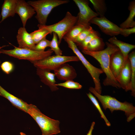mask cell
Here are the masks:
<instances>
[{
	"instance_id": "cell-14",
	"label": "cell",
	"mask_w": 135,
	"mask_h": 135,
	"mask_svg": "<svg viewBox=\"0 0 135 135\" xmlns=\"http://www.w3.org/2000/svg\"><path fill=\"white\" fill-rule=\"evenodd\" d=\"M16 38L18 47L34 50L35 44L25 27H20L18 29Z\"/></svg>"
},
{
	"instance_id": "cell-36",
	"label": "cell",
	"mask_w": 135,
	"mask_h": 135,
	"mask_svg": "<svg viewBox=\"0 0 135 135\" xmlns=\"http://www.w3.org/2000/svg\"><path fill=\"white\" fill-rule=\"evenodd\" d=\"M20 135H27L24 133L22 132H20Z\"/></svg>"
},
{
	"instance_id": "cell-34",
	"label": "cell",
	"mask_w": 135,
	"mask_h": 135,
	"mask_svg": "<svg viewBox=\"0 0 135 135\" xmlns=\"http://www.w3.org/2000/svg\"><path fill=\"white\" fill-rule=\"evenodd\" d=\"M135 112L132 113L129 115L127 118V121L129 122H130L135 117Z\"/></svg>"
},
{
	"instance_id": "cell-8",
	"label": "cell",
	"mask_w": 135,
	"mask_h": 135,
	"mask_svg": "<svg viewBox=\"0 0 135 135\" xmlns=\"http://www.w3.org/2000/svg\"><path fill=\"white\" fill-rule=\"evenodd\" d=\"M90 23L97 25L103 32L111 36H115L120 34L126 37L135 32V27L128 28H122L104 16L94 18L90 20Z\"/></svg>"
},
{
	"instance_id": "cell-27",
	"label": "cell",
	"mask_w": 135,
	"mask_h": 135,
	"mask_svg": "<svg viewBox=\"0 0 135 135\" xmlns=\"http://www.w3.org/2000/svg\"><path fill=\"white\" fill-rule=\"evenodd\" d=\"M53 33V37L51 41H50L49 47L53 52H54L56 55L62 56V51L59 47L58 36L54 32Z\"/></svg>"
},
{
	"instance_id": "cell-2",
	"label": "cell",
	"mask_w": 135,
	"mask_h": 135,
	"mask_svg": "<svg viewBox=\"0 0 135 135\" xmlns=\"http://www.w3.org/2000/svg\"><path fill=\"white\" fill-rule=\"evenodd\" d=\"M27 113L36 122L41 129L42 135L56 134L60 132V121L44 115L35 106L29 104Z\"/></svg>"
},
{
	"instance_id": "cell-17",
	"label": "cell",
	"mask_w": 135,
	"mask_h": 135,
	"mask_svg": "<svg viewBox=\"0 0 135 135\" xmlns=\"http://www.w3.org/2000/svg\"><path fill=\"white\" fill-rule=\"evenodd\" d=\"M0 95L8 100L14 106L27 113L29 104L10 93L0 85Z\"/></svg>"
},
{
	"instance_id": "cell-29",
	"label": "cell",
	"mask_w": 135,
	"mask_h": 135,
	"mask_svg": "<svg viewBox=\"0 0 135 135\" xmlns=\"http://www.w3.org/2000/svg\"><path fill=\"white\" fill-rule=\"evenodd\" d=\"M98 36H100V35L98 32L94 30L87 36L79 46L82 48V50H86L90 42L94 38Z\"/></svg>"
},
{
	"instance_id": "cell-35",
	"label": "cell",
	"mask_w": 135,
	"mask_h": 135,
	"mask_svg": "<svg viewBox=\"0 0 135 135\" xmlns=\"http://www.w3.org/2000/svg\"><path fill=\"white\" fill-rule=\"evenodd\" d=\"M8 45H3V46H0V54L2 53V52H1V50H2V49L3 48H4V47H5L6 46H8ZM1 61L0 60V64L1 63Z\"/></svg>"
},
{
	"instance_id": "cell-25",
	"label": "cell",
	"mask_w": 135,
	"mask_h": 135,
	"mask_svg": "<svg viewBox=\"0 0 135 135\" xmlns=\"http://www.w3.org/2000/svg\"><path fill=\"white\" fill-rule=\"evenodd\" d=\"M33 41L36 44L38 43L47 35L51 33L46 29L43 28H39L30 33Z\"/></svg>"
},
{
	"instance_id": "cell-26",
	"label": "cell",
	"mask_w": 135,
	"mask_h": 135,
	"mask_svg": "<svg viewBox=\"0 0 135 135\" xmlns=\"http://www.w3.org/2000/svg\"><path fill=\"white\" fill-rule=\"evenodd\" d=\"M87 94L94 105L99 111L100 114L101 118L104 119L106 125L108 126H110V123L106 117L101 108L96 98L90 92H89Z\"/></svg>"
},
{
	"instance_id": "cell-22",
	"label": "cell",
	"mask_w": 135,
	"mask_h": 135,
	"mask_svg": "<svg viewBox=\"0 0 135 135\" xmlns=\"http://www.w3.org/2000/svg\"><path fill=\"white\" fill-rule=\"evenodd\" d=\"M105 44L102 39L100 36L93 38L89 43L86 50L96 52L103 50Z\"/></svg>"
},
{
	"instance_id": "cell-4",
	"label": "cell",
	"mask_w": 135,
	"mask_h": 135,
	"mask_svg": "<svg viewBox=\"0 0 135 135\" xmlns=\"http://www.w3.org/2000/svg\"><path fill=\"white\" fill-rule=\"evenodd\" d=\"M89 90L98 98L105 110L108 108L112 113L115 110L122 111L125 112L128 117L135 112V107L132 104L126 102H121L114 98L108 95H102L98 93L92 87H90Z\"/></svg>"
},
{
	"instance_id": "cell-13",
	"label": "cell",
	"mask_w": 135,
	"mask_h": 135,
	"mask_svg": "<svg viewBox=\"0 0 135 135\" xmlns=\"http://www.w3.org/2000/svg\"><path fill=\"white\" fill-rule=\"evenodd\" d=\"M54 71L55 76L61 80H73L77 76L76 71L74 68L66 63L62 64Z\"/></svg>"
},
{
	"instance_id": "cell-1",
	"label": "cell",
	"mask_w": 135,
	"mask_h": 135,
	"mask_svg": "<svg viewBox=\"0 0 135 135\" xmlns=\"http://www.w3.org/2000/svg\"><path fill=\"white\" fill-rule=\"evenodd\" d=\"M107 48L104 49L96 52L82 50L84 54L91 56L99 62L102 69L106 77L103 82L104 86H110L117 88L121 87L112 74L110 68V59L111 55L115 52L120 51L116 46L106 42Z\"/></svg>"
},
{
	"instance_id": "cell-10",
	"label": "cell",
	"mask_w": 135,
	"mask_h": 135,
	"mask_svg": "<svg viewBox=\"0 0 135 135\" xmlns=\"http://www.w3.org/2000/svg\"><path fill=\"white\" fill-rule=\"evenodd\" d=\"M73 1L79 10L76 24L82 25L85 27L90 26V20L98 16V14L92 10L89 6L88 0H74Z\"/></svg>"
},
{
	"instance_id": "cell-32",
	"label": "cell",
	"mask_w": 135,
	"mask_h": 135,
	"mask_svg": "<svg viewBox=\"0 0 135 135\" xmlns=\"http://www.w3.org/2000/svg\"><path fill=\"white\" fill-rule=\"evenodd\" d=\"M1 68L6 74H9L11 73L14 69V66L12 62L6 61L3 62L1 65Z\"/></svg>"
},
{
	"instance_id": "cell-19",
	"label": "cell",
	"mask_w": 135,
	"mask_h": 135,
	"mask_svg": "<svg viewBox=\"0 0 135 135\" xmlns=\"http://www.w3.org/2000/svg\"><path fill=\"white\" fill-rule=\"evenodd\" d=\"M108 41L110 43L115 45L119 48L123 55L124 62L128 59L129 52L135 48V45L118 40L115 36L110 38Z\"/></svg>"
},
{
	"instance_id": "cell-11",
	"label": "cell",
	"mask_w": 135,
	"mask_h": 135,
	"mask_svg": "<svg viewBox=\"0 0 135 135\" xmlns=\"http://www.w3.org/2000/svg\"><path fill=\"white\" fill-rule=\"evenodd\" d=\"M16 12L20 16L24 27L27 20L36 13L34 9L24 0H16Z\"/></svg>"
},
{
	"instance_id": "cell-9",
	"label": "cell",
	"mask_w": 135,
	"mask_h": 135,
	"mask_svg": "<svg viewBox=\"0 0 135 135\" xmlns=\"http://www.w3.org/2000/svg\"><path fill=\"white\" fill-rule=\"evenodd\" d=\"M79 61V59L76 56L50 55L33 64L34 66L36 68L50 71L51 70H54L64 63L70 62Z\"/></svg>"
},
{
	"instance_id": "cell-21",
	"label": "cell",
	"mask_w": 135,
	"mask_h": 135,
	"mask_svg": "<svg viewBox=\"0 0 135 135\" xmlns=\"http://www.w3.org/2000/svg\"><path fill=\"white\" fill-rule=\"evenodd\" d=\"M128 58L130 60L131 68V78L130 82V90L131 95L135 96V52L133 51L128 54Z\"/></svg>"
},
{
	"instance_id": "cell-7",
	"label": "cell",
	"mask_w": 135,
	"mask_h": 135,
	"mask_svg": "<svg viewBox=\"0 0 135 135\" xmlns=\"http://www.w3.org/2000/svg\"><path fill=\"white\" fill-rule=\"evenodd\" d=\"M63 38L67 43L68 47L72 50L86 68L93 80L95 84L94 89L98 93L101 94L102 88L99 77L100 74L104 73L102 70L101 68L95 67L90 63L80 51L74 42L66 38Z\"/></svg>"
},
{
	"instance_id": "cell-24",
	"label": "cell",
	"mask_w": 135,
	"mask_h": 135,
	"mask_svg": "<svg viewBox=\"0 0 135 135\" xmlns=\"http://www.w3.org/2000/svg\"><path fill=\"white\" fill-rule=\"evenodd\" d=\"M85 28L82 25L76 24L63 38H67L74 42L78 36Z\"/></svg>"
},
{
	"instance_id": "cell-20",
	"label": "cell",
	"mask_w": 135,
	"mask_h": 135,
	"mask_svg": "<svg viewBox=\"0 0 135 135\" xmlns=\"http://www.w3.org/2000/svg\"><path fill=\"white\" fill-rule=\"evenodd\" d=\"M128 9L130 12L129 16L126 20L120 25V27L122 28H128L135 27V21L134 20L135 16L134 0L130 2Z\"/></svg>"
},
{
	"instance_id": "cell-33",
	"label": "cell",
	"mask_w": 135,
	"mask_h": 135,
	"mask_svg": "<svg viewBox=\"0 0 135 135\" xmlns=\"http://www.w3.org/2000/svg\"><path fill=\"white\" fill-rule=\"evenodd\" d=\"M95 124L94 122H92L90 129L86 135H92V133L94 128V127Z\"/></svg>"
},
{
	"instance_id": "cell-18",
	"label": "cell",
	"mask_w": 135,
	"mask_h": 135,
	"mask_svg": "<svg viewBox=\"0 0 135 135\" xmlns=\"http://www.w3.org/2000/svg\"><path fill=\"white\" fill-rule=\"evenodd\" d=\"M16 0H4L1 8L2 20L0 24L8 17H14L16 14Z\"/></svg>"
},
{
	"instance_id": "cell-23",
	"label": "cell",
	"mask_w": 135,
	"mask_h": 135,
	"mask_svg": "<svg viewBox=\"0 0 135 135\" xmlns=\"http://www.w3.org/2000/svg\"><path fill=\"white\" fill-rule=\"evenodd\" d=\"M96 10V13L100 17L104 16L106 8L105 1L104 0H90Z\"/></svg>"
},
{
	"instance_id": "cell-31",
	"label": "cell",
	"mask_w": 135,
	"mask_h": 135,
	"mask_svg": "<svg viewBox=\"0 0 135 135\" xmlns=\"http://www.w3.org/2000/svg\"><path fill=\"white\" fill-rule=\"evenodd\" d=\"M50 42L45 38L35 44L34 50L38 52L44 51L46 48L49 47Z\"/></svg>"
},
{
	"instance_id": "cell-6",
	"label": "cell",
	"mask_w": 135,
	"mask_h": 135,
	"mask_svg": "<svg viewBox=\"0 0 135 135\" xmlns=\"http://www.w3.org/2000/svg\"><path fill=\"white\" fill-rule=\"evenodd\" d=\"M78 16H73L71 13L67 12L64 18L58 22L50 25H41L38 24L39 28H43L50 32L51 34L56 33L58 38L59 45L64 36L76 24Z\"/></svg>"
},
{
	"instance_id": "cell-37",
	"label": "cell",
	"mask_w": 135,
	"mask_h": 135,
	"mask_svg": "<svg viewBox=\"0 0 135 135\" xmlns=\"http://www.w3.org/2000/svg\"><path fill=\"white\" fill-rule=\"evenodd\" d=\"M1 18V15L0 14V18Z\"/></svg>"
},
{
	"instance_id": "cell-15",
	"label": "cell",
	"mask_w": 135,
	"mask_h": 135,
	"mask_svg": "<svg viewBox=\"0 0 135 135\" xmlns=\"http://www.w3.org/2000/svg\"><path fill=\"white\" fill-rule=\"evenodd\" d=\"M124 62V56L120 50L115 52L111 55L110 59V68L116 79L119 74Z\"/></svg>"
},
{
	"instance_id": "cell-16",
	"label": "cell",
	"mask_w": 135,
	"mask_h": 135,
	"mask_svg": "<svg viewBox=\"0 0 135 135\" xmlns=\"http://www.w3.org/2000/svg\"><path fill=\"white\" fill-rule=\"evenodd\" d=\"M36 73L39 76L41 81L48 86L53 92L58 90L59 88L56 85L55 75L49 70L36 68Z\"/></svg>"
},
{
	"instance_id": "cell-30",
	"label": "cell",
	"mask_w": 135,
	"mask_h": 135,
	"mask_svg": "<svg viewBox=\"0 0 135 135\" xmlns=\"http://www.w3.org/2000/svg\"><path fill=\"white\" fill-rule=\"evenodd\" d=\"M56 85L57 86H60L72 89H80L82 88V85L73 80H68L63 83L56 84Z\"/></svg>"
},
{
	"instance_id": "cell-12",
	"label": "cell",
	"mask_w": 135,
	"mask_h": 135,
	"mask_svg": "<svg viewBox=\"0 0 135 135\" xmlns=\"http://www.w3.org/2000/svg\"><path fill=\"white\" fill-rule=\"evenodd\" d=\"M131 68L130 62L128 58L124 62L123 66L116 80L121 88L127 92L130 90Z\"/></svg>"
},
{
	"instance_id": "cell-5",
	"label": "cell",
	"mask_w": 135,
	"mask_h": 135,
	"mask_svg": "<svg viewBox=\"0 0 135 135\" xmlns=\"http://www.w3.org/2000/svg\"><path fill=\"white\" fill-rule=\"evenodd\" d=\"M10 44L14 46V48L10 50L2 49V53L19 60H27L33 64L51 55L53 52L50 49L44 52H38L20 48Z\"/></svg>"
},
{
	"instance_id": "cell-3",
	"label": "cell",
	"mask_w": 135,
	"mask_h": 135,
	"mask_svg": "<svg viewBox=\"0 0 135 135\" xmlns=\"http://www.w3.org/2000/svg\"><path fill=\"white\" fill-rule=\"evenodd\" d=\"M69 2L66 0H29L27 2L36 13L35 18L38 20L39 24L45 25L48 15L54 8L67 3Z\"/></svg>"
},
{
	"instance_id": "cell-28",
	"label": "cell",
	"mask_w": 135,
	"mask_h": 135,
	"mask_svg": "<svg viewBox=\"0 0 135 135\" xmlns=\"http://www.w3.org/2000/svg\"><path fill=\"white\" fill-rule=\"evenodd\" d=\"M94 30L90 26L86 27L78 36L74 42L79 46L87 36Z\"/></svg>"
}]
</instances>
